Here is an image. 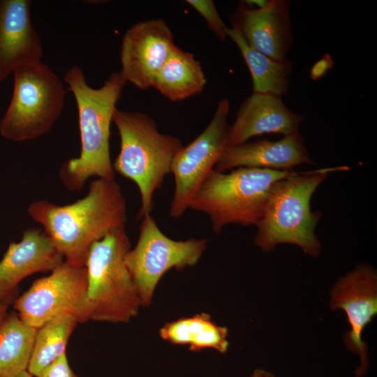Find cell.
I'll use <instances>...</instances> for the list:
<instances>
[{"instance_id": "1", "label": "cell", "mask_w": 377, "mask_h": 377, "mask_svg": "<svg viewBox=\"0 0 377 377\" xmlns=\"http://www.w3.org/2000/svg\"><path fill=\"white\" fill-rule=\"evenodd\" d=\"M28 212L43 227L64 260L77 265H85L94 242L126 222V200L114 179L97 178L88 194L71 204L34 201Z\"/></svg>"}, {"instance_id": "2", "label": "cell", "mask_w": 377, "mask_h": 377, "mask_svg": "<svg viewBox=\"0 0 377 377\" xmlns=\"http://www.w3.org/2000/svg\"><path fill=\"white\" fill-rule=\"evenodd\" d=\"M64 80L77 107L81 150L78 157L63 163L59 177L68 190L80 191L91 177L114 179L110 153V125L126 81L116 72L102 87L94 89L88 85L82 69L77 65L66 71Z\"/></svg>"}, {"instance_id": "3", "label": "cell", "mask_w": 377, "mask_h": 377, "mask_svg": "<svg viewBox=\"0 0 377 377\" xmlns=\"http://www.w3.org/2000/svg\"><path fill=\"white\" fill-rule=\"evenodd\" d=\"M346 170L349 168L341 166L294 172L276 182L271 188L263 218L256 226V246L268 252L279 244H293L312 257L319 256L321 245L315 230L322 214L311 211V198L330 172Z\"/></svg>"}, {"instance_id": "4", "label": "cell", "mask_w": 377, "mask_h": 377, "mask_svg": "<svg viewBox=\"0 0 377 377\" xmlns=\"http://www.w3.org/2000/svg\"><path fill=\"white\" fill-rule=\"evenodd\" d=\"M112 121L120 136V151L113 170L138 186L140 219L150 214L154 193L170 173L173 158L183 145L178 138L159 132L155 121L145 113L116 108Z\"/></svg>"}, {"instance_id": "5", "label": "cell", "mask_w": 377, "mask_h": 377, "mask_svg": "<svg viewBox=\"0 0 377 377\" xmlns=\"http://www.w3.org/2000/svg\"><path fill=\"white\" fill-rule=\"evenodd\" d=\"M293 172L242 167L225 173L214 169L192 198L188 209L205 213L216 234L228 224L257 226L272 186Z\"/></svg>"}, {"instance_id": "6", "label": "cell", "mask_w": 377, "mask_h": 377, "mask_svg": "<svg viewBox=\"0 0 377 377\" xmlns=\"http://www.w3.org/2000/svg\"><path fill=\"white\" fill-rule=\"evenodd\" d=\"M130 249L125 226L109 232L90 248L84 266L91 320L127 323L143 306L125 264Z\"/></svg>"}, {"instance_id": "7", "label": "cell", "mask_w": 377, "mask_h": 377, "mask_svg": "<svg viewBox=\"0 0 377 377\" xmlns=\"http://www.w3.org/2000/svg\"><path fill=\"white\" fill-rule=\"evenodd\" d=\"M13 73V95L0 133L15 142L36 139L51 129L64 109L63 82L42 61L18 67Z\"/></svg>"}, {"instance_id": "8", "label": "cell", "mask_w": 377, "mask_h": 377, "mask_svg": "<svg viewBox=\"0 0 377 377\" xmlns=\"http://www.w3.org/2000/svg\"><path fill=\"white\" fill-rule=\"evenodd\" d=\"M142 219L138 242L126 255L125 264L142 306H149L162 276L170 269L182 271L195 265L207 249V240H174L163 233L151 214Z\"/></svg>"}, {"instance_id": "9", "label": "cell", "mask_w": 377, "mask_h": 377, "mask_svg": "<svg viewBox=\"0 0 377 377\" xmlns=\"http://www.w3.org/2000/svg\"><path fill=\"white\" fill-rule=\"evenodd\" d=\"M13 306L20 318L35 329L61 316H73L79 323L90 320L85 266L64 260L48 276L34 281Z\"/></svg>"}, {"instance_id": "10", "label": "cell", "mask_w": 377, "mask_h": 377, "mask_svg": "<svg viewBox=\"0 0 377 377\" xmlns=\"http://www.w3.org/2000/svg\"><path fill=\"white\" fill-rule=\"evenodd\" d=\"M229 111L230 102L223 98L205 129L174 157L170 168L175 183L170 208L172 218L184 215L192 198L228 147Z\"/></svg>"}, {"instance_id": "11", "label": "cell", "mask_w": 377, "mask_h": 377, "mask_svg": "<svg viewBox=\"0 0 377 377\" xmlns=\"http://www.w3.org/2000/svg\"><path fill=\"white\" fill-rule=\"evenodd\" d=\"M330 307L341 309L347 316L350 330L344 336L345 346L358 354L360 364L355 377H362L369 367L368 346L362 339L364 327L377 313V274L369 265L362 263L340 278L330 291Z\"/></svg>"}, {"instance_id": "12", "label": "cell", "mask_w": 377, "mask_h": 377, "mask_svg": "<svg viewBox=\"0 0 377 377\" xmlns=\"http://www.w3.org/2000/svg\"><path fill=\"white\" fill-rule=\"evenodd\" d=\"M175 46L172 31L164 20L138 22L123 36L119 72L126 82L135 87L150 88Z\"/></svg>"}, {"instance_id": "13", "label": "cell", "mask_w": 377, "mask_h": 377, "mask_svg": "<svg viewBox=\"0 0 377 377\" xmlns=\"http://www.w3.org/2000/svg\"><path fill=\"white\" fill-rule=\"evenodd\" d=\"M290 1L268 0L263 8L240 1L230 17L232 28L254 50L276 60H287L293 43Z\"/></svg>"}, {"instance_id": "14", "label": "cell", "mask_w": 377, "mask_h": 377, "mask_svg": "<svg viewBox=\"0 0 377 377\" xmlns=\"http://www.w3.org/2000/svg\"><path fill=\"white\" fill-rule=\"evenodd\" d=\"M29 0H0V82L22 66L42 61Z\"/></svg>"}, {"instance_id": "15", "label": "cell", "mask_w": 377, "mask_h": 377, "mask_svg": "<svg viewBox=\"0 0 377 377\" xmlns=\"http://www.w3.org/2000/svg\"><path fill=\"white\" fill-rule=\"evenodd\" d=\"M63 260L43 231L26 230L20 242L9 244L0 261V300L9 305L22 279L37 272H52Z\"/></svg>"}, {"instance_id": "16", "label": "cell", "mask_w": 377, "mask_h": 377, "mask_svg": "<svg viewBox=\"0 0 377 377\" xmlns=\"http://www.w3.org/2000/svg\"><path fill=\"white\" fill-rule=\"evenodd\" d=\"M302 121L303 117L290 110L281 97L253 92L242 103L235 121L229 126L228 147L265 133L291 135L298 131Z\"/></svg>"}, {"instance_id": "17", "label": "cell", "mask_w": 377, "mask_h": 377, "mask_svg": "<svg viewBox=\"0 0 377 377\" xmlns=\"http://www.w3.org/2000/svg\"><path fill=\"white\" fill-rule=\"evenodd\" d=\"M302 163H313L306 149L303 135L297 132L278 141L259 140L228 147L215 170L225 172L247 167L290 171Z\"/></svg>"}, {"instance_id": "18", "label": "cell", "mask_w": 377, "mask_h": 377, "mask_svg": "<svg viewBox=\"0 0 377 377\" xmlns=\"http://www.w3.org/2000/svg\"><path fill=\"white\" fill-rule=\"evenodd\" d=\"M206 82L202 66L194 55L175 45L151 87L168 99L178 101L200 93Z\"/></svg>"}, {"instance_id": "19", "label": "cell", "mask_w": 377, "mask_h": 377, "mask_svg": "<svg viewBox=\"0 0 377 377\" xmlns=\"http://www.w3.org/2000/svg\"><path fill=\"white\" fill-rule=\"evenodd\" d=\"M228 334V328L217 325L207 313L166 323L159 330L162 339L173 345L188 346L192 352L212 348L225 353L229 347Z\"/></svg>"}, {"instance_id": "20", "label": "cell", "mask_w": 377, "mask_h": 377, "mask_svg": "<svg viewBox=\"0 0 377 377\" xmlns=\"http://www.w3.org/2000/svg\"><path fill=\"white\" fill-rule=\"evenodd\" d=\"M228 36L236 44L251 73L253 93H264L280 97L290 88L293 64L289 60L276 61L254 50L240 33L230 27Z\"/></svg>"}, {"instance_id": "21", "label": "cell", "mask_w": 377, "mask_h": 377, "mask_svg": "<svg viewBox=\"0 0 377 377\" xmlns=\"http://www.w3.org/2000/svg\"><path fill=\"white\" fill-rule=\"evenodd\" d=\"M36 331L17 312L6 316L0 323V377H18L27 371Z\"/></svg>"}, {"instance_id": "22", "label": "cell", "mask_w": 377, "mask_h": 377, "mask_svg": "<svg viewBox=\"0 0 377 377\" xmlns=\"http://www.w3.org/2000/svg\"><path fill=\"white\" fill-rule=\"evenodd\" d=\"M77 320L71 316L53 318L36 329L27 371L38 375L61 355L66 353L68 339Z\"/></svg>"}, {"instance_id": "23", "label": "cell", "mask_w": 377, "mask_h": 377, "mask_svg": "<svg viewBox=\"0 0 377 377\" xmlns=\"http://www.w3.org/2000/svg\"><path fill=\"white\" fill-rule=\"evenodd\" d=\"M186 2L205 20L209 29L221 40L226 38L229 27L223 22L213 1L187 0Z\"/></svg>"}, {"instance_id": "24", "label": "cell", "mask_w": 377, "mask_h": 377, "mask_svg": "<svg viewBox=\"0 0 377 377\" xmlns=\"http://www.w3.org/2000/svg\"><path fill=\"white\" fill-rule=\"evenodd\" d=\"M37 377H77L68 364L64 353L45 367Z\"/></svg>"}, {"instance_id": "25", "label": "cell", "mask_w": 377, "mask_h": 377, "mask_svg": "<svg viewBox=\"0 0 377 377\" xmlns=\"http://www.w3.org/2000/svg\"><path fill=\"white\" fill-rule=\"evenodd\" d=\"M250 377H276L273 374L263 369H256Z\"/></svg>"}, {"instance_id": "26", "label": "cell", "mask_w": 377, "mask_h": 377, "mask_svg": "<svg viewBox=\"0 0 377 377\" xmlns=\"http://www.w3.org/2000/svg\"><path fill=\"white\" fill-rule=\"evenodd\" d=\"M8 305L3 303L0 300V323L2 322V320L4 319L6 316L7 315L6 311L8 309Z\"/></svg>"}, {"instance_id": "27", "label": "cell", "mask_w": 377, "mask_h": 377, "mask_svg": "<svg viewBox=\"0 0 377 377\" xmlns=\"http://www.w3.org/2000/svg\"><path fill=\"white\" fill-rule=\"evenodd\" d=\"M18 377H33L27 371L21 373Z\"/></svg>"}]
</instances>
